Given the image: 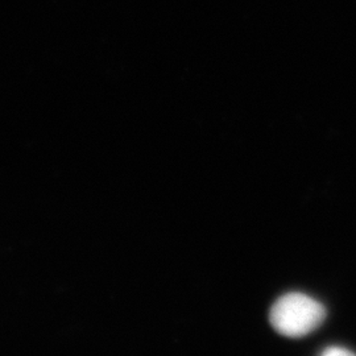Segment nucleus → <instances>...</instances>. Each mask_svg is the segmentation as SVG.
Segmentation results:
<instances>
[{
  "mask_svg": "<svg viewBox=\"0 0 356 356\" xmlns=\"http://www.w3.org/2000/svg\"><path fill=\"white\" fill-rule=\"evenodd\" d=\"M321 356H356L353 351L343 347H330L325 350Z\"/></svg>",
  "mask_w": 356,
  "mask_h": 356,
  "instance_id": "obj_2",
  "label": "nucleus"
},
{
  "mask_svg": "<svg viewBox=\"0 0 356 356\" xmlns=\"http://www.w3.org/2000/svg\"><path fill=\"white\" fill-rule=\"evenodd\" d=\"M325 318V306L302 293L282 296L272 306L269 314L273 329L289 338H301L317 330Z\"/></svg>",
  "mask_w": 356,
  "mask_h": 356,
  "instance_id": "obj_1",
  "label": "nucleus"
}]
</instances>
